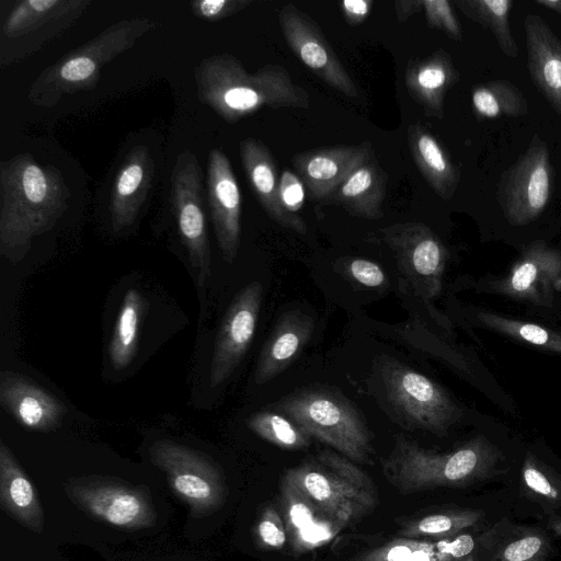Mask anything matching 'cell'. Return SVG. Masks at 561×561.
Listing matches in <instances>:
<instances>
[{"label": "cell", "instance_id": "31", "mask_svg": "<svg viewBox=\"0 0 561 561\" xmlns=\"http://www.w3.org/2000/svg\"><path fill=\"white\" fill-rule=\"evenodd\" d=\"M455 4L469 20L491 31L504 55L518 56L510 24L512 0H457Z\"/></svg>", "mask_w": 561, "mask_h": 561}, {"label": "cell", "instance_id": "33", "mask_svg": "<svg viewBox=\"0 0 561 561\" xmlns=\"http://www.w3.org/2000/svg\"><path fill=\"white\" fill-rule=\"evenodd\" d=\"M478 320L489 329L536 347L561 354V333L545 327L480 310Z\"/></svg>", "mask_w": 561, "mask_h": 561}, {"label": "cell", "instance_id": "29", "mask_svg": "<svg viewBox=\"0 0 561 561\" xmlns=\"http://www.w3.org/2000/svg\"><path fill=\"white\" fill-rule=\"evenodd\" d=\"M144 311L142 295L135 288L127 290L108 345L110 360L116 370L126 368L135 357Z\"/></svg>", "mask_w": 561, "mask_h": 561}, {"label": "cell", "instance_id": "14", "mask_svg": "<svg viewBox=\"0 0 561 561\" xmlns=\"http://www.w3.org/2000/svg\"><path fill=\"white\" fill-rule=\"evenodd\" d=\"M263 286L255 280L240 289L228 307L219 327L210 360L209 381L222 383L248 352L257 324Z\"/></svg>", "mask_w": 561, "mask_h": 561}, {"label": "cell", "instance_id": "21", "mask_svg": "<svg viewBox=\"0 0 561 561\" xmlns=\"http://www.w3.org/2000/svg\"><path fill=\"white\" fill-rule=\"evenodd\" d=\"M239 149L250 186L265 213L279 226L305 234L304 218L287 214L280 205L278 168L268 148L261 140L249 137L240 142Z\"/></svg>", "mask_w": 561, "mask_h": 561}, {"label": "cell", "instance_id": "32", "mask_svg": "<svg viewBox=\"0 0 561 561\" xmlns=\"http://www.w3.org/2000/svg\"><path fill=\"white\" fill-rule=\"evenodd\" d=\"M482 515L477 510H445L409 519L399 533L404 538H448L477 524Z\"/></svg>", "mask_w": 561, "mask_h": 561}, {"label": "cell", "instance_id": "15", "mask_svg": "<svg viewBox=\"0 0 561 561\" xmlns=\"http://www.w3.org/2000/svg\"><path fill=\"white\" fill-rule=\"evenodd\" d=\"M207 203L218 248L224 260L232 263L241 236V192L228 157L220 149L208 154Z\"/></svg>", "mask_w": 561, "mask_h": 561}, {"label": "cell", "instance_id": "39", "mask_svg": "<svg viewBox=\"0 0 561 561\" xmlns=\"http://www.w3.org/2000/svg\"><path fill=\"white\" fill-rule=\"evenodd\" d=\"M279 202L283 209L295 217L305 203V184L297 173L290 170L283 171L278 185Z\"/></svg>", "mask_w": 561, "mask_h": 561}, {"label": "cell", "instance_id": "22", "mask_svg": "<svg viewBox=\"0 0 561 561\" xmlns=\"http://www.w3.org/2000/svg\"><path fill=\"white\" fill-rule=\"evenodd\" d=\"M314 330L313 319L300 310L284 312L260 353L254 381L263 385L289 367L305 348Z\"/></svg>", "mask_w": 561, "mask_h": 561}, {"label": "cell", "instance_id": "12", "mask_svg": "<svg viewBox=\"0 0 561 561\" xmlns=\"http://www.w3.org/2000/svg\"><path fill=\"white\" fill-rule=\"evenodd\" d=\"M152 461L164 470L175 493L198 510L216 507L222 500V481L217 468L195 450L159 440L150 449Z\"/></svg>", "mask_w": 561, "mask_h": 561}, {"label": "cell", "instance_id": "19", "mask_svg": "<svg viewBox=\"0 0 561 561\" xmlns=\"http://www.w3.org/2000/svg\"><path fill=\"white\" fill-rule=\"evenodd\" d=\"M154 163L146 146L134 147L118 169L110 198L114 231L130 227L137 219L152 185Z\"/></svg>", "mask_w": 561, "mask_h": 561}, {"label": "cell", "instance_id": "3", "mask_svg": "<svg viewBox=\"0 0 561 561\" xmlns=\"http://www.w3.org/2000/svg\"><path fill=\"white\" fill-rule=\"evenodd\" d=\"M503 460L502 451L484 435H478L447 453L426 449L398 435L381 466L388 483L400 494L409 495L482 481L491 478Z\"/></svg>", "mask_w": 561, "mask_h": 561}, {"label": "cell", "instance_id": "6", "mask_svg": "<svg viewBox=\"0 0 561 561\" xmlns=\"http://www.w3.org/2000/svg\"><path fill=\"white\" fill-rule=\"evenodd\" d=\"M310 437L329 445L358 463H369L374 455L371 435L357 409L342 394L311 388L288 394L276 403Z\"/></svg>", "mask_w": 561, "mask_h": 561}, {"label": "cell", "instance_id": "26", "mask_svg": "<svg viewBox=\"0 0 561 561\" xmlns=\"http://www.w3.org/2000/svg\"><path fill=\"white\" fill-rule=\"evenodd\" d=\"M408 144L415 165L428 185L444 201L450 199L460 175L436 137L416 123L408 129Z\"/></svg>", "mask_w": 561, "mask_h": 561}, {"label": "cell", "instance_id": "4", "mask_svg": "<svg viewBox=\"0 0 561 561\" xmlns=\"http://www.w3.org/2000/svg\"><path fill=\"white\" fill-rule=\"evenodd\" d=\"M158 26L148 18L121 20L45 68L33 81L27 99L34 105L50 107L62 96L93 89L102 67L131 48Z\"/></svg>", "mask_w": 561, "mask_h": 561}, {"label": "cell", "instance_id": "10", "mask_svg": "<svg viewBox=\"0 0 561 561\" xmlns=\"http://www.w3.org/2000/svg\"><path fill=\"white\" fill-rule=\"evenodd\" d=\"M90 4V0L18 2L1 26V64L9 65L36 50L69 27Z\"/></svg>", "mask_w": 561, "mask_h": 561}, {"label": "cell", "instance_id": "44", "mask_svg": "<svg viewBox=\"0 0 561 561\" xmlns=\"http://www.w3.org/2000/svg\"><path fill=\"white\" fill-rule=\"evenodd\" d=\"M535 2L561 16V0H536Z\"/></svg>", "mask_w": 561, "mask_h": 561}, {"label": "cell", "instance_id": "2", "mask_svg": "<svg viewBox=\"0 0 561 561\" xmlns=\"http://www.w3.org/2000/svg\"><path fill=\"white\" fill-rule=\"evenodd\" d=\"M198 100L228 123H236L262 107L310 105L308 92L293 82L288 71L268 64L248 73L229 54L204 58L194 69Z\"/></svg>", "mask_w": 561, "mask_h": 561}, {"label": "cell", "instance_id": "13", "mask_svg": "<svg viewBox=\"0 0 561 561\" xmlns=\"http://www.w3.org/2000/svg\"><path fill=\"white\" fill-rule=\"evenodd\" d=\"M278 20L287 45L318 78L350 98L357 88L341 64L319 25L296 5L285 4Z\"/></svg>", "mask_w": 561, "mask_h": 561}, {"label": "cell", "instance_id": "11", "mask_svg": "<svg viewBox=\"0 0 561 561\" xmlns=\"http://www.w3.org/2000/svg\"><path fill=\"white\" fill-rule=\"evenodd\" d=\"M381 232L415 291L426 300L436 298L442 291L448 254L438 236L415 221L394 224Z\"/></svg>", "mask_w": 561, "mask_h": 561}, {"label": "cell", "instance_id": "45", "mask_svg": "<svg viewBox=\"0 0 561 561\" xmlns=\"http://www.w3.org/2000/svg\"><path fill=\"white\" fill-rule=\"evenodd\" d=\"M549 526L554 533L561 536V516L550 518Z\"/></svg>", "mask_w": 561, "mask_h": 561}, {"label": "cell", "instance_id": "1", "mask_svg": "<svg viewBox=\"0 0 561 561\" xmlns=\"http://www.w3.org/2000/svg\"><path fill=\"white\" fill-rule=\"evenodd\" d=\"M69 187L58 169L20 153L0 163V254L20 262L35 237L49 231L68 207Z\"/></svg>", "mask_w": 561, "mask_h": 561}, {"label": "cell", "instance_id": "41", "mask_svg": "<svg viewBox=\"0 0 561 561\" xmlns=\"http://www.w3.org/2000/svg\"><path fill=\"white\" fill-rule=\"evenodd\" d=\"M347 270L357 283L367 287H379L386 282L382 268L377 263L366 259L351 260Z\"/></svg>", "mask_w": 561, "mask_h": 561}, {"label": "cell", "instance_id": "20", "mask_svg": "<svg viewBox=\"0 0 561 561\" xmlns=\"http://www.w3.org/2000/svg\"><path fill=\"white\" fill-rule=\"evenodd\" d=\"M524 32L530 79L561 115V41L538 14L524 18Z\"/></svg>", "mask_w": 561, "mask_h": 561}, {"label": "cell", "instance_id": "40", "mask_svg": "<svg viewBox=\"0 0 561 561\" xmlns=\"http://www.w3.org/2000/svg\"><path fill=\"white\" fill-rule=\"evenodd\" d=\"M256 533L260 541L272 549H280L287 539L283 519L273 506H267L263 511L257 523Z\"/></svg>", "mask_w": 561, "mask_h": 561}, {"label": "cell", "instance_id": "38", "mask_svg": "<svg viewBox=\"0 0 561 561\" xmlns=\"http://www.w3.org/2000/svg\"><path fill=\"white\" fill-rule=\"evenodd\" d=\"M250 3V0H196L190 2V8L197 19L218 22L243 10Z\"/></svg>", "mask_w": 561, "mask_h": 561}, {"label": "cell", "instance_id": "25", "mask_svg": "<svg viewBox=\"0 0 561 561\" xmlns=\"http://www.w3.org/2000/svg\"><path fill=\"white\" fill-rule=\"evenodd\" d=\"M78 501L92 515L117 527H139L149 524L150 507L137 491L115 484L80 488Z\"/></svg>", "mask_w": 561, "mask_h": 561}, {"label": "cell", "instance_id": "18", "mask_svg": "<svg viewBox=\"0 0 561 561\" xmlns=\"http://www.w3.org/2000/svg\"><path fill=\"white\" fill-rule=\"evenodd\" d=\"M373 152L369 142L323 147L295 154L293 165L311 196L325 198L355 170L371 160Z\"/></svg>", "mask_w": 561, "mask_h": 561}, {"label": "cell", "instance_id": "9", "mask_svg": "<svg viewBox=\"0 0 561 561\" xmlns=\"http://www.w3.org/2000/svg\"><path fill=\"white\" fill-rule=\"evenodd\" d=\"M202 175L194 153L190 150L179 153L171 173V205L198 286H203L210 275Z\"/></svg>", "mask_w": 561, "mask_h": 561}, {"label": "cell", "instance_id": "5", "mask_svg": "<svg viewBox=\"0 0 561 561\" xmlns=\"http://www.w3.org/2000/svg\"><path fill=\"white\" fill-rule=\"evenodd\" d=\"M283 478L343 527L371 513L378 503L377 489L369 476L331 449L286 470Z\"/></svg>", "mask_w": 561, "mask_h": 561}, {"label": "cell", "instance_id": "36", "mask_svg": "<svg viewBox=\"0 0 561 561\" xmlns=\"http://www.w3.org/2000/svg\"><path fill=\"white\" fill-rule=\"evenodd\" d=\"M549 549L547 538L538 533H525L505 543L493 561H543Z\"/></svg>", "mask_w": 561, "mask_h": 561}, {"label": "cell", "instance_id": "17", "mask_svg": "<svg viewBox=\"0 0 561 561\" xmlns=\"http://www.w3.org/2000/svg\"><path fill=\"white\" fill-rule=\"evenodd\" d=\"M0 404L22 427L44 433L56 430L68 412L56 396L11 370L0 373Z\"/></svg>", "mask_w": 561, "mask_h": 561}, {"label": "cell", "instance_id": "28", "mask_svg": "<svg viewBox=\"0 0 561 561\" xmlns=\"http://www.w3.org/2000/svg\"><path fill=\"white\" fill-rule=\"evenodd\" d=\"M1 501L21 523L39 531L42 511L35 489L4 442L0 443Z\"/></svg>", "mask_w": 561, "mask_h": 561}, {"label": "cell", "instance_id": "35", "mask_svg": "<svg viewBox=\"0 0 561 561\" xmlns=\"http://www.w3.org/2000/svg\"><path fill=\"white\" fill-rule=\"evenodd\" d=\"M526 494L542 505H561V473L528 453L522 467Z\"/></svg>", "mask_w": 561, "mask_h": 561}, {"label": "cell", "instance_id": "34", "mask_svg": "<svg viewBox=\"0 0 561 561\" xmlns=\"http://www.w3.org/2000/svg\"><path fill=\"white\" fill-rule=\"evenodd\" d=\"M248 427L261 438L284 449H302L310 445V436L288 416L262 411L252 414Z\"/></svg>", "mask_w": 561, "mask_h": 561}, {"label": "cell", "instance_id": "7", "mask_svg": "<svg viewBox=\"0 0 561 561\" xmlns=\"http://www.w3.org/2000/svg\"><path fill=\"white\" fill-rule=\"evenodd\" d=\"M554 171L546 141L534 134L526 151L499 179L496 198L512 226H526L546 209Z\"/></svg>", "mask_w": 561, "mask_h": 561}, {"label": "cell", "instance_id": "23", "mask_svg": "<svg viewBox=\"0 0 561 561\" xmlns=\"http://www.w3.org/2000/svg\"><path fill=\"white\" fill-rule=\"evenodd\" d=\"M450 55L438 49L430 56L411 60L407 66L404 81L410 95L426 116L442 119L446 92L459 81Z\"/></svg>", "mask_w": 561, "mask_h": 561}, {"label": "cell", "instance_id": "42", "mask_svg": "<svg viewBox=\"0 0 561 561\" xmlns=\"http://www.w3.org/2000/svg\"><path fill=\"white\" fill-rule=\"evenodd\" d=\"M373 4L371 0H344L341 10L348 24L357 25L368 18Z\"/></svg>", "mask_w": 561, "mask_h": 561}, {"label": "cell", "instance_id": "24", "mask_svg": "<svg viewBox=\"0 0 561 561\" xmlns=\"http://www.w3.org/2000/svg\"><path fill=\"white\" fill-rule=\"evenodd\" d=\"M280 502L287 535L295 551L310 550L330 540L343 527L322 513L305 494L284 478Z\"/></svg>", "mask_w": 561, "mask_h": 561}, {"label": "cell", "instance_id": "46", "mask_svg": "<svg viewBox=\"0 0 561 561\" xmlns=\"http://www.w3.org/2000/svg\"><path fill=\"white\" fill-rule=\"evenodd\" d=\"M465 561H472V558H468V559H467V560H465Z\"/></svg>", "mask_w": 561, "mask_h": 561}, {"label": "cell", "instance_id": "8", "mask_svg": "<svg viewBox=\"0 0 561 561\" xmlns=\"http://www.w3.org/2000/svg\"><path fill=\"white\" fill-rule=\"evenodd\" d=\"M382 380L389 401L413 427L445 435L461 416L438 383L401 363L386 364Z\"/></svg>", "mask_w": 561, "mask_h": 561}, {"label": "cell", "instance_id": "37", "mask_svg": "<svg viewBox=\"0 0 561 561\" xmlns=\"http://www.w3.org/2000/svg\"><path fill=\"white\" fill-rule=\"evenodd\" d=\"M426 23L443 31L449 38L460 42L462 32L454 9L447 0H423Z\"/></svg>", "mask_w": 561, "mask_h": 561}, {"label": "cell", "instance_id": "16", "mask_svg": "<svg viewBox=\"0 0 561 561\" xmlns=\"http://www.w3.org/2000/svg\"><path fill=\"white\" fill-rule=\"evenodd\" d=\"M560 282L561 252L536 240L526 247L510 274L492 287L515 299L551 306Z\"/></svg>", "mask_w": 561, "mask_h": 561}, {"label": "cell", "instance_id": "30", "mask_svg": "<svg viewBox=\"0 0 561 561\" xmlns=\"http://www.w3.org/2000/svg\"><path fill=\"white\" fill-rule=\"evenodd\" d=\"M471 104L479 119L519 117L529 112L528 101L513 82L489 80L472 87Z\"/></svg>", "mask_w": 561, "mask_h": 561}, {"label": "cell", "instance_id": "43", "mask_svg": "<svg viewBox=\"0 0 561 561\" xmlns=\"http://www.w3.org/2000/svg\"><path fill=\"white\" fill-rule=\"evenodd\" d=\"M423 9V0H401L394 2V11L399 22H404Z\"/></svg>", "mask_w": 561, "mask_h": 561}, {"label": "cell", "instance_id": "27", "mask_svg": "<svg viewBox=\"0 0 561 561\" xmlns=\"http://www.w3.org/2000/svg\"><path fill=\"white\" fill-rule=\"evenodd\" d=\"M388 176L373 159L355 170L330 196L350 213L370 220L383 216Z\"/></svg>", "mask_w": 561, "mask_h": 561}]
</instances>
